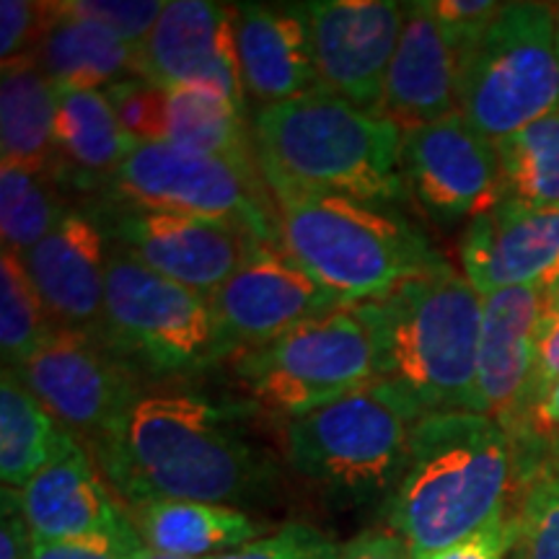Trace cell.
Instances as JSON below:
<instances>
[{"label":"cell","mask_w":559,"mask_h":559,"mask_svg":"<svg viewBox=\"0 0 559 559\" xmlns=\"http://www.w3.org/2000/svg\"><path fill=\"white\" fill-rule=\"evenodd\" d=\"M257 412L185 389L143 391L91 453L128 510L151 500L257 506L280 489L277 461L243 430Z\"/></svg>","instance_id":"1"},{"label":"cell","mask_w":559,"mask_h":559,"mask_svg":"<svg viewBox=\"0 0 559 559\" xmlns=\"http://www.w3.org/2000/svg\"><path fill=\"white\" fill-rule=\"evenodd\" d=\"M519 451L492 417L438 412L412 428L407 464L386 510L412 559H425L510 513Z\"/></svg>","instance_id":"2"},{"label":"cell","mask_w":559,"mask_h":559,"mask_svg":"<svg viewBox=\"0 0 559 559\" xmlns=\"http://www.w3.org/2000/svg\"><path fill=\"white\" fill-rule=\"evenodd\" d=\"M275 200L280 247L345 304L383 298L445 260L396 210L300 185L262 169Z\"/></svg>","instance_id":"3"},{"label":"cell","mask_w":559,"mask_h":559,"mask_svg":"<svg viewBox=\"0 0 559 559\" xmlns=\"http://www.w3.org/2000/svg\"><path fill=\"white\" fill-rule=\"evenodd\" d=\"M376 340L379 381L419 415L477 412L481 296L449 262L360 304Z\"/></svg>","instance_id":"4"},{"label":"cell","mask_w":559,"mask_h":559,"mask_svg":"<svg viewBox=\"0 0 559 559\" xmlns=\"http://www.w3.org/2000/svg\"><path fill=\"white\" fill-rule=\"evenodd\" d=\"M260 169L379 207L407 200L404 130L324 88L260 107L251 117Z\"/></svg>","instance_id":"5"},{"label":"cell","mask_w":559,"mask_h":559,"mask_svg":"<svg viewBox=\"0 0 559 559\" xmlns=\"http://www.w3.org/2000/svg\"><path fill=\"white\" fill-rule=\"evenodd\" d=\"M423 415L407 396L373 381L342 400L288 419L285 459L342 506H386L400 481L412 428Z\"/></svg>","instance_id":"6"},{"label":"cell","mask_w":559,"mask_h":559,"mask_svg":"<svg viewBox=\"0 0 559 559\" xmlns=\"http://www.w3.org/2000/svg\"><path fill=\"white\" fill-rule=\"evenodd\" d=\"M559 109L557 13L544 3H502L461 52L459 115L492 143Z\"/></svg>","instance_id":"7"},{"label":"cell","mask_w":559,"mask_h":559,"mask_svg":"<svg viewBox=\"0 0 559 559\" xmlns=\"http://www.w3.org/2000/svg\"><path fill=\"white\" fill-rule=\"evenodd\" d=\"M99 340L151 379H187L228 360L207 296L158 275L111 243Z\"/></svg>","instance_id":"8"},{"label":"cell","mask_w":559,"mask_h":559,"mask_svg":"<svg viewBox=\"0 0 559 559\" xmlns=\"http://www.w3.org/2000/svg\"><path fill=\"white\" fill-rule=\"evenodd\" d=\"M249 404L288 423L379 381L376 340L360 304L311 319L234 358Z\"/></svg>","instance_id":"9"},{"label":"cell","mask_w":559,"mask_h":559,"mask_svg":"<svg viewBox=\"0 0 559 559\" xmlns=\"http://www.w3.org/2000/svg\"><path fill=\"white\" fill-rule=\"evenodd\" d=\"M270 198L262 169L174 143H135L102 200L223 221L254 239L280 243Z\"/></svg>","instance_id":"10"},{"label":"cell","mask_w":559,"mask_h":559,"mask_svg":"<svg viewBox=\"0 0 559 559\" xmlns=\"http://www.w3.org/2000/svg\"><path fill=\"white\" fill-rule=\"evenodd\" d=\"M13 373L88 449L117 428L145 391L138 370L99 337L62 326Z\"/></svg>","instance_id":"11"},{"label":"cell","mask_w":559,"mask_h":559,"mask_svg":"<svg viewBox=\"0 0 559 559\" xmlns=\"http://www.w3.org/2000/svg\"><path fill=\"white\" fill-rule=\"evenodd\" d=\"M111 247L158 275L213 296L247 262L260 239L223 221L102 200L91 207Z\"/></svg>","instance_id":"12"},{"label":"cell","mask_w":559,"mask_h":559,"mask_svg":"<svg viewBox=\"0 0 559 559\" xmlns=\"http://www.w3.org/2000/svg\"><path fill=\"white\" fill-rule=\"evenodd\" d=\"M226 358L283 337L347 306L319 285L280 243L260 241L247 262L207 296Z\"/></svg>","instance_id":"13"},{"label":"cell","mask_w":559,"mask_h":559,"mask_svg":"<svg viewBox=\"0 0 559 559\" xmlns=\"http://www.w3.org/2000/svg\"><path fill=\"white\" fill-rule=\"evenodd\" d=\"M402 160L409 194L440 223L477 221L506 200L495 143L459 111L404 132Z\"/></svg>","instance_id":"14"},{"label":"cell","mask_w":559,"mask_h":559,"mask_svg":"<svg viewBox=\"0 0 559 559\" xmlns=\"http://www.w3.org/2000/svg\"><path fill=\"white\" fill-rule=\"evenodd\" d=\"M306 5L319 88L353 107L381 115L383 88L402 37L407 3L317 0Z\"/></svg>","instance_id":"15"},{"label":"cell","mask_w":559,"mask_h":559,"mask_svg":"<svg viewBox=\"0 0 559 559\" xmlns=\"http://www.w3.org/2000/svg\"><path fill=\"white\" fill-rule=\"evenodd\" d=\"M140 79L166 88H202L247 111L236 9L210 0H171L138 47Z\"/></svg>","instance_id":"16"},{"label":"cell","mask_w":559,"mask_h":559,"mask_svg":"<svg viewBox=\"0 0 559 559\" xmlns=\"http://www.w3.org/2000/svg\"><path fill=\"white\" fill-rule=\"evenodd\" d=\"M19 506L39 542L88 544L128 555L145 551L130 510L111 495L81 443L21 487Z\"/></svg>","instance_id":"17"},{"label":"cell","mask_w":559,"mask_h":559,"mask_svg":"<svg viewBox=\"0 0 559 559\" xmlns=\"http://www.w3.org/2000/svg\"><path fill=\"white\" fill-rule=\"evenodd\" d=\"M464 277L481 298L508 288L559 293V207L502 200L461 239Z\"/></svg>","instance_id":"18"},{"label":"cell","mask_w":559,"mask_h":559,"mask_svg":"<svg viewBox=\"0 0 559 559\" xmlns=\"http://www.w3.org/2000/svg\"><path fill=\"white\" fill-rule=\"evenodd\" d=\"M544 293L508 288L481 298L477 358V415L492 417L510 436L531 407Z\"/></svg>","instance_id":"19"},{"label":"cell","mask_w":559,"mask_h":559,"mask_svg":"<svg viewBox=\"0 0 559 559\" xmlns=\"http://www.w3.org/2000/svg\"><path fill=\"white\" fill-rule=\"evenodd\" d=\"M55 326L102 337L109 239L91 210L70 207L58 228L21 254Z\"/></svg>","instance_id":"20"},{"label":"cell","mask_w":559,"mask_h":559,"mask_svg":"<svg viewBox=\"0 0 559 559\" xmlns=\"http://www.w3.org/2000/svg\"><path fill=\"white\" fill-rule=\"evenodd\" d=\"M461 47L445 34L430 0L407 3L402 37L391 58L381 115L415 130L459 111Z\"/></svg>","instance_id":"21"},{"label":"cell","mask_w":559,"mask_h":559,"mask_svg":"<svg viewBox=\"0 0 559 559\" xmlns=\"http://www.w3.org/2000/svg\"><path fill=\"white\" fill-rule=\"evenodd\" d=\"M234 9L247 96L270 107L319 86L309 5L241 3Z\"/></svg>","instance_id":"22"},{"label":"cell","mask_w":559,"mask_h":559,"mask_svg":"<svg viewBox=\"0 0 559 559\" xmlns=\"http://www.w3.org/2000/svg\"><path fill=\"white\" fill-rule=\"evenodd\" d=\"M135 140L122 130L104 91L58 88L55 166L50 177L75 187H107Z\"/></svg>","instance_id":"23"},{"label":"cell","mask_w":559,"mask_h":559,"mask_svg":"<svg viewBox=\"0 0 559 559\" xmlns=\"http://www.w3.org/2000/svg\"><path fill=\"white\" fill-rule=\"evenodd\" d=\"M145 549L166 557L213 559L264 536L247 510L192 500H151L130 508Z\"/></svg>","instance_id":"24"},{"label":"cell","mask_w":559,"mask_h":559,"mask_svg":"<svg viewBox=\"0 0 559 559\" xmlns=\"http://www.w3.org/2000/svg\"><path fill=\"white\" fill-rule=\"evenodd\" d=\"M32 58L58 88L107 91L115 83L140 79L138 47L99 24L68 16L58 3H50V21Z\"/></svg>","instance_id":"25"},{"label":"cell","mask_w":559,"mask_h":559,"mask_svg":"<svg viewBox=\"0 0 559 559\" xmlns=\"http://www.w3.org/2000/svg\"><path fill=\"white\" fill-rule=\"evenodd\" d=\"M58 86L34 58L3 62L0 75V156L3 166L52 174Z\"/></svg>","instance_id":"26"},{"label":"cell","mask_w":559,"mask_h":559,"mask_svg":"<svg viewBox=\"0 0 559 559\" xmlns=\"http://www.w3.org/2000/svg\"><path fill=\"white\" fill-rule=\"evenodd\" d=\"M79 443L9 368L0 376V479L21 489Z\"/></svg>","instance_id":"27"},{"label":"cell","mask_w":559,"mask_h":559,"mask_svg":"<svg viewBox=\"0 0 559 559\" xmlns=\"http://www.w3.org/2000/svg\"><path fill=\"white\" fill-rule=\"evenodd\" d=\"M160 143H174L260 169L254 132L249 130L247 115L213 91L166 88Z\"/></svg>","instance_id":"28"},{"label":"cell","mask_w":559,"mask_h":559,"mask_svg":"<svg viewBox=\"0 0 559 559\" xmlns=\"http://www.w3.org/2000/svg\"><path fill=\"white\" fill-rule=\"evenodd\" d=\"M506 200L559 207V109L495 143Z\"/></svg>","instance_id":"29"},{"label":"cell","mask_w":559,"mask_h":559,"mask_svg":"<svg viewBox=\"0 0 559 559\" xmlns=\"http://www.w3.org/2000/svg\"><path fill=\"white\" fill-rule=\"evenodd\" d=\"M70 205L55 190L50 174L3 166L0 169V234L3 249L26 254L60 226Z\"/></svg>","instance_id":"30"},{"label":"cell","mask_w":559,"mask_h":559,"mask_svg":"<svg viewBox=\"0 0 559 559\" xmlns=\"http://www.w3.org/2000/svg\"><path fill=\"white\" fill-rule=\"evenodd\" d=\"M55 321L50 319L37 285L16 251L0 254V349L3 368L16 370L41 342L50 337Z\"/></svg>","instance_id":"31"},{"label":"cell","mask_w":559,"mask_h":559,"mask_svg":"<svg viewBox=\"0 0 559 559\" xmlns=\"http://www.w3.org/2000/svg\"><path fill=\"white\" fill-rule=\"evenodd\" d=\"M515 559H559V461L544 459L519 469L513 506Z\"/></svg>","instance_id":"32"},{"label":"cell","mask_w":559,"mask_h":559,"mask_svg":"<svg viewBox=\"0 0 559 559\" xmlns=\"http://www.w3.org/2000/svg\"><path fill=\"white\" fill-rule=\"evenodd\" d=\"M58 9L68 16L99 24L128 45L140 47L158 24L166 3L164 0H58Z\"/></svg>","instance_id":"33"},{"label":"cell","mask_w":559,"mask_h":559,"mask_svg":"<svg viewBox=\"0 0 559 559\" xmlns=\"http://www.w3.org/2000/svg\"><path fill=\"white\" fill-rule=\"evenodd\" d=\"M104 94L109 96L122 130L135 143H160L164 138V86L145 79H130L115 83Z\"/></svg>","instance_id":"34"},{"label":"cell","mask_w":559,"mask_h":559,"mask_svg":"<svg viewBox=\"0 0 559 559\" xmlns=\"http://www.w3.org/2000/svg\"><path fill=\"white\" fill-rule=\"evenodd\" d=\"M342 544L309 523H285L241 549L213 559H340Z\"/></svg>","instance_id":"35"},{"label":"cell","mask_w":559,"mask_h":559,"mask_svg":"<svg viewBox=\"0 0 559 559\" xmlns=\"http://www.w3.org/2000/svg\"><path fill=\"white\" fill-rule=\"evenodd\" d=\"M510 438L519 451V469L544 459L559 461V383L528 409L521 428Z\"/></svg>","instance_id":"36"},{"label":"cell","mask_w":559,"mask_h":559,"mask_svg":"<svg viewBox=\"0 0 559 559\" xmlns=\"http://www.w3.org/2000/svg\"><path fill=\"white\" fill-rule=\"evenodd\" d=\"M50 21V3L3 0L0 3V58L3 62L32 58Z\"/></svg>","instance_id":"37"},{"label":"cell","mask_w":559,"mask_h":559,"mask_svg":"<svg viewBox=\"0 0 559 559\" xmlns=\"http://www.w3.org/2000/svg\"><path fill=\"white\" fill-rule=\"evenodd\" d=\"M430 9L445 34L456 41L461 50H466L492 24L502 3H492V0H430Z\"/></svg>","instance_id":"38"},{"label":"cell","mask_w":559,"mask_h":559,"mask_svg":"<svg viewBox=\"0 0 559 559\" xmlns=\"http://www.w3.org/2000/svg\"><path fill=\"white\" fill-rule=\"evenodd\" d=\"M557 383H559V293H555V296H544L539 358H536L534 389H531V407H534V404L539 402L551 386H557Z\"/></svg>","instance_id":"39"},{"label":"cell","mask_w":559,"mask_h":559,"mask_svg":"<svg viewBox=\"0 0 559 559\" xmlns=\"http://www.w3.org/2000/svg\"><path fill=\"white\" fill-rule=\"evenodd\" d=\"M513 515H502V519L492 521L477 534L466 536L451 547L436 551V555L425 559H506V555L513 549Z\"/></svg>","instance_id":"40"},{"label":"cell","mask_w":559,"mask_h":559,"mask_svg":"<svg viewBox=\"0 0 559 559\" xmlns=\"http://www.w3.org/2000/svg\"><path fill=\"white\" fill-rule=\"evenodd\" d=\"M3 513H0V559H32L34 534L19 506V489L3 487L0 492Z\"/></svg>","instance_id":"41"},{"label":"cell","mask_w":559,"mask_h":559,"mask_svg":"<svg viewBox=\"0 0 559 559\" xmlns=\"http://www.w3.org/2000/svg\"><path fill=\"white\" fill-rule=\"evenodd\" d=\"M340 559H412V555L396 531L379 528L362 531L355 539L342 544Z\"/></svg>","instance_id":"42"},{"label":"cell","mask_w":559,"mask_h":559,"mask_svg":"<svg viewBox=\"0 0 559 559\" xmlns=\"http://www.w3.org/2000/svg\"><path fill=\"white\" fill-rule=\"evenodd\" d=\"M140 555H128V551L107 547H88V544H58L34 539L32 559H138Z\"/></svg>","instance_id":"43"},{"label":"cell","mask_w":559,"mask_h":559,"mask_svg":"<svg viewBox=\"0 0 559 559\" xmlns=\"http://www.w3.org/2000/svg\"><path fill=\"white\" fill-rule=\"evenodd\" d=\"M557 52H559V13H557Z\"/></svg>","instance_id":"44"}]
</instances>
